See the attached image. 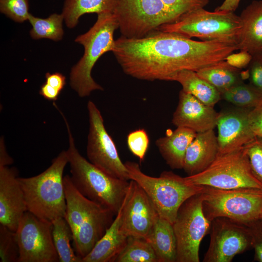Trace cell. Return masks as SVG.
Returning a JSON list of instances; mask_svg holds the SVG:
<instances>
[{
  "instance_id": "obj_1",
  "label": "cell",
  "mask_w": 262,
  "mask_h": 262,
  "mask_svg": "<svg viewBox=\"0 0 262 262\" xmlns=\"http://www.w3.org/2000/svg\"><path fill=\"white\" fill-rule=\"evenodd\" d=\"M236 45L221 41H196L160 30L141 38L121 36L113 53L123 72L141 80L169 81L180 71H197L226 60Z\"/></svg>"
},
{
  "instance_id": "obj_2",
  "label": "cell",
  "mask_w": 262,
  "mask_h": 262,
  "mask_svg": "<svg viewBox=\"0 0 262 262\" xmlns=\"http://www.w3.org/2000/svg\"><path fill=\"white\" fill-rule=\"evenodd\" d=\"M64 185L66 204L65 218L72 231L74 251L82 262L103 236L115 215L82 195L74 185L70 176L64 177Z\"/></svg>"
},
{
  "instance_id": "obj_3",
  "label": "cell",
  "mask_w": 262,
  "mask_h": 262,
  "mask_svg": "<svg viewBox=\"0 0 262 262\" xmlns=\"http://www.w3.org/2000/svg\"><path fill=\"white\" fill-rule=\"evenodd\" d=\"M68 135L67 153L71 180L88 199L111 210L116 215L130 185V181L111 176L87 161L77 149L66 119L61 113Z\"/></svg>"
},
{
  "instance_id": "obj_4",
  "label": "cell",
  "mask_w": 262,
  "mask_h": 262,
  "mask_svg": "<svg viewBox=\"0 0 262 262\" xmlns=\"http://www.w3.org/2000/svg\"><path fill=\"white\" fill-rule=\"evenodd\" d=\"M68 163L67 151H62L41 173L30 178H18L27 211L52 222L65 217L66 204L63 172Z\"/></svg>"
},
{
  "instance_id": "obj_5",
  "label": "cell",
  "mask_w": 262,
  "mask_h": 262,
  "mask_svg": "<svg viewBox=\"0 0 262 262\" xmlns=\"http://www.w3.org/2000/svg\"><path fill=\"white\" fill-rule=\"evenodd\" d=\"M117 29L118 24L114 13H100L88 31L75 39L76 42L83 46L84 54L71 68L70 85L79 97H85L93 91L103 90L94 80L91 72L97 61L103 54L114 50V33Z\"/></svg>"
},
{
  "instance_id": "obj_6",
  "label": "cell",
  "mask_w": 262,
  "mask_h": 262,
  "mask_svg": "<svg viewBox=\"0 0 262 262\" xmlns=\"http://www.w3.org/2000/svg\"><path fill=\"white\" fill-rule=\"evenodd\" d=\"M125 164L130 180L135 181L146 193L160 217L172 224L182 204L206 189V186L187 184L184 177L172 171H164L159 177H154L143 173L135 162L127 161Z\"/></svg>"
},
{
  "instance_id": "obj_7",
  "label": "cell",
  "mask_w": 262,
  "mask_h": 262,
  "mask_svg": "<svg viewBox=\"0 0 262 262\" xmlns=\"http://www.w3.org/2000/svg\"><path fill=\"white\" fill-rule=\"evenodd\" d=\"M239 16L232 12L197 9L182 15L178 20L163 25L158 30L174 33L189 38L217 40L237 45L241 31Z\"/></svg>"
},
{
  "instance_id": "obj_8",
  "label": "cell",
  "mask_w": 262,
  "mask_h": 262,
  "mask_svg": "<svg viewBox=\"0 0 262 262\" xmlns=\"http://www.w3.org/2000/svg\"><path fill=\"white\" fill-rule=\"evenodd\" d=\"M201 196L204 213L210 221L217 217H226L246 225L260 218L262 189L206 186Z\"/></svg>"
},
{
  "instance_id": "obj_9",
  "label": "cell",
  "mask_w": 262,
  "mask_h": 262,
  "mask_svg": "<svg viewBox=\"0 0 262 262\" xmlns=\"http://www.w3.org/2000/svg\"><path fill=\"white\" fill-rule=\"evenodd\" d=\"M184 180L188 184L219 189H262V183L253 173L244 147L231 152L218 155L206 169L185 177Z\"/></svg>"
},
{
  "instance_id": "obj_10",
  "label": "cell",
  "mask_w": 262,
  "mask_h": 262,
  "mask_svg": "<svg viewBox=\"0 0 262 262\" xmlns=\"http://www.w3.org/2000/svg\"><path fill=\"white\" fill-rule=\"evenodd\" d=\"M201 194L190 197L182 204L173 224L177 240L176 262H199L200 245L211 227V221L203 211Z\"/></svg>"
},
{
  "instance_id": "obj_11",
  "label": "cell",
  "mask_w": 262,
  "mask_h": 262,
  "mask_svg": "<svg viewBox=\"0 0 262 262\" xmlns=\"http://www.w3.org/2000/svg\"><path fill=\"white\" fill-rule=\"evenodd\" d=\"M89 130L86 147L89 161L115 178L130 180L128 170L116 146L106 131L100 112L92 101L87 103Z\"/></svg>"
},
{
  "instance_id": "obj_12",
  "label": "cell",
  "mask_w": 262,
  "mask_h": 262,
  "mask_svg": "<svg viewBox=\"0 0 262 262\" xmlns=\"http://www.w3.org/2000/svg\"><path fill=\"white\" fill-rule=\"evenodd\" d=\"M52 227V222L29 211L24 213L16 231L19 247L18 262H59Z\"/></svg>"
},
{
  "instance_id": "obj_13",
  "label": "cell",
  "mask_w": 262,
  "mask_h": 262,
  "mask_svg": "<svg viewBox=\"0 0 262 262\" xmlns=\"http://www.w3.org/2000/svg\"><path fill=\"white\" fill-rule=\"evenodd\" d=\"M210 243L204 262H230L234 257L252 247L247 226L226 217L211 221Z\"/></svg>"
},
{
  "instance_id": "obj_14",
  "label": "cell",
  "mask_w": 262,
  "mask_h": 262,
  "mask_svg": "<svg viewBox=\"0 0 262 262\" xmlns=\"http://www.w3.org/2000/svg\"><path fill=\"white\" fill-rule=\"evenodd\" d=\"M160 216L144 190L134 181L130 185L124 199L121 229L127 236L146 239Z\"/></svg>"
},
{
  "instance_id": "obj_15",
  "label": "cell",
  "mask_w": 262,
  "mask_h": 262,
  "mask_svg": "<svg viewBox=\"0 0 262 262\" xmlns=\"http://www.w3.org/2000/svg\"><path fill=\"white\" fill-rule=\"evenodd\" d=\"M250 109L238 108L219 113L216 123L218 155L237 150L256 137L248 121Z\"/></svg>"
},
{
  "instance_id": "obj_16",
  "label": "cell",
  "mask_w": 262,
  "mask_h": 262,
  "mask_svg": "<svg viewBox=\"0 0 262 262\" xmlns=\"http://www.w3.org/2000/svg\"><path fill=\"white\" fill-rule=\"evenodd\" d=\"M15 167L0 165V224L16 231L27 208Z\"/></svg>"
},
{
  "instance_id": "obj_17",
  "label": "cell",
  "mask_w": 262,
  "mask_h": 262,
  "mask_svg": "<svg viewBox=\"0 0 262 262\" xmlns=\"http://www.w3.org/2000/svg\"><path fill=\"white\" fill-rule=\"evenodd\" d=\"M218 114L213 107L205 104L181 90L172 122L177 127L187 128L196 133L201 132L214 129Z\"/></svg>"
},
{
  "instance_id": "obj_18",
  "label": "cell",
  "mask_w": 262,
  "mask_h": 262,
  "mask_svg": "<svg viewBox=\"0 0 262 262\" xmlns=\"http://www.w3.org/2000/svg\"><path fill=\"white\" fill-rule=\"evenodd\" d=\"M218 155L217 138L213 130L196 133L187 149L183 169L188 176L199 173L208 167Z\"/></svg>"
},
{
  "instance_id": "obj_19",
  "label": "cell",
  "mask_w": 262,
  "mask_h": 262,
  "mask_svg": "<svg viewBox=\"0 0 262 262\" xmlns=\"http://www.w3.org/2000/svg\"><path fill=\"white\" fill-rule=\"evenodd\" d=\"M241 28L237 44L238 50L252 56L262 52V0H253L239 16Z\"/></svg>"
},
{
  "instance_id": "obj_20",
  "label": "cell",
  "mask_w": 262,
  "mask_h": 262,
  "mask_svg": "<svg viewBox=\"0 0 262 262\" xmlns=\"http://www.w3.org/2000/svg\"><path fill=\"white\" fill-rule=\"evenodd\" d=\"M124 205V199L115 218L91 251L82 259V262H114L128 237L121 229Z\"/></svg>"
},
{
  "instance_id": "obj_21",
  "label": "cell",
  "mask_w": 262,
  "mask_h": 262,
  "mask_svg": "<svg viewBox=\"0 0 262 262\" xmlns=\"http://www.w3.org/2000/svg\"><path fill=\"white\" fill-rule=\"evenodd\" d=\"M196 134V132L190 129L177 127L156 141L161 155L172 169H183L187 149Z\"/></svg>"
},
{
  "instance_id": "obj_22",
  "label": "cell",
  "mask_w": 262,
  "mask_h": 262,
  "mask_svg": "<svg viewBox=\"0 0 262 262\" xmlns=\"http://www.w3.org/2000/svg\"><path fill=\"white\" fill-rule=\"evenodd\" d=\"M146 240L154 249L159 262H176L177 240L170 222L159 217Z\"/></svg>"
},
{
  "instance_id": "obj_23",
  "label": "cell",
  "mask_w": 262,
  "mask_h": 262,
  "mask_svg": "<svg viewBox=\"0 0 262 262\" xmlns=\"http://www.w3.org/2000/svg\"><path fill=\"white\" fill-rule=\"evenodd\" d=\"M169 81L179 82L182 90L210 106L213 107L221 98L216 88L194 71H180L172 76Z\"/></svg>"
},
{
  "instance_id": "obj_24",
  "label": "cell",
  "mask_w": 262,
  "mask_h": 262,
  "mask_svg": "<svg viewBox=\"0 0 262 262\" xmlns=\"http://www.w3.org/2000/svg\"><path fill=\"white\" fill-rule=\"evenodd\" d=\"M119 0H65L62 15L69 28L75 27L86 14L115 12Z\"/></svg>"
},
{
  "instance_id": "obj_25",
  "label": "cell",
  "mask_w": 262,
  "mask_h": 262,
  "mask_svg": "<svg viewBox=\"0 0 262 262\" xmlns=\"http://www.w3.org/2000/svg\"><path fill=\"white\" fill-rule=\"evenodd\" d=\"M196 72L216 88L220 94L243 82L239 68L225 60L202 68Z\"/></svg>"
},
{
  "instance_id": "obj_26",
  "label": "cell",
  "mask_w": 262,
  "mask_h": 262,
  "mask_svg": "<svg viewBox=\"0 0 262 262\" xmlns=\"http://www.w3.org/2000/svg\"><path fill=\"white\" fill-rule=\"evenodd\" d=\"M52 235L54 245L60 262H82V259L72 248V231L65 217H60L52 222Z\"/></svg>"
},
{
  "instance_id": "obj_27",
  "label": "cell",
  "mask_w": 262,
  "mask_h": 262,
  "mask_svg": "<svg viewBox=\"0 0 262 262\" xmlns=\"http://www.w3.org/2000/svg\"><path fill=\"white\" fill-rule=\"evenodd\" d=\"M114 262H159L149 243L143 238L129 236Z\"/></svg>"
},
{
  "instance_id": "obj_28",
  "label": "cell",
  "mask_w": 262,
  "mask_h": 262,
  "mask_svg": "<svg viewBox=\"0 0 262 262\" xmlns=\"http://www.w3.org/2000/svg\"><path fill=\"white\" fill-rule=\"evenodd\" d=\"M62 14L54 13L46 18L35 17L30 14L28 21L32 26L30 34L33 39H49L54 41L61 40L64 35Z\"/></svg>"
},
{
  "instance_id": "obj_29",
  "label": "cell",
  "mask_w": 262,
  "mask_h": 262,
  "mask_svg": "<svg viewBox=\"0 0 262 262\" xmlns=\"http://www.w3.org/2000/svg\"><path fill=\"white\" fill-rule=\"evenodd\" d=\"M221 97L239 108L252 109L262 98V93L243 82L221 93Z\"/></svg>"
},
{
  "instance_id": "obj_30",
  "label": "cell",
  "mask_w": 262,
  "mask_h": 262,
  "mask_svg": "<svg viewBox=\"0 0 262 262\" xmlns=\"http://www.w3.org/2000/svg\"><path fill=\"white\" fill-rule=\"evenodd\" d=\"M19 247L16 234L0 224V258L1 262H18Z\"/></svg>"
},
{
  "instance_id": "obj_31",
  "label": "cell",
  "mask_w": 262,
  "mask_h": 262,
  "mask_svg": "<svg viewBox=\"0 0 262 262\" xmlns=\"http://www.w3.org/2000/svg\"><path fill=\"white\" fill-rule=\"evenodd\" d=\"M28 0H0V11L15 22L28 20Z\"/></svg>"
},
{
  "instance_id": "obj_32",
  "label": "cell",
  "mask_w": 262,
  "mask_h": 262,
  "mask_svg": "<svg viewBox=\"0 0 262 262\" xmlns=\"http://www.w3.org/2000/svg\"><path fill=\"white\" fill-rule=\"evenodd\" d=\"M149 144L148 134L143 129L133 131L127 136V145L130 150L140 161L144 160Z\"/></svg>"
},
{
  "instance_id": "obj_33",
  "label": "cell",
  "mask_w": 262,
  "mask_h": 262,
  "mask_svg": "<svg viewBox=\"0 0 262 262\" xmlns=\"http://www.w3.org/2000/svg\"><path fill=\"white\" fill-rule=\"evenodd\" d=\"M244 147L253 173L262 183V138L256 136Z\"/></svg>"
},
{
  "instance_id": "obj_34",
  "label": "cell",
  "mask_w": 262,
  "mask_h": 262,
  "mask_svg": "<svg viewBox=\"0 0 262 262\" xmlns=\"http://www.w3.org/2000/svg\"><path fill=\"white\" fill-rule=\"evenodd\" d=\"M251 237L254 260L262 262V220L258 219L246 225Z\"/></svg>"
},
{
  "instance_id": "obj_35",
  "label": "cell",
  "mask_w": 262,
  "mask_h": 262,
  "mask_svg": "<svg viewBox=\"0 0 262 262\" xmlns=\"http://www.w3.org/2000/svg\"><path fill=\"white\" fill-rule=\"evenodd\" d=\"M249 65V83L262 93V52L252 55Z\"/></svg>"
},
{
  "instance_id": "obj_36",
  "label": "cell",
  "mask_w": 262,
  "mask_h": 262,
  "mask_svg": "<svg viewBox=\"0 0 262 262\" xmlns=\"http://www.w3.org/2000/svg\"><path fill=\"white\" fill-rule=\"evenodd\" d=\"M250 128L255 136L262 138V98L248 114Z\"/></svg>"
},
{
  "instance_id": "obj_37",
  "label": "cell",
  "mask_w": 262,
  "mask_h": 262,
  "mask_svg": "<svg viewBox=\"0 0 262 262\" xmlns=\"http://www.w3.org/2000/svg\"><path fill=\"white\" fill-rule=\"evenodd\" d=\"M46 82L59 91L64 88L66 83V77L59 72L50 74L47 73L45 75Z\"/></svg>"
},
{
  "instance_id": "obj_38",
  "label": "cell",
  "mask_w": 262,
  "mask_h": 262,
  "mask_svg": "<svg viewBox=\"0 0 262 262\" xmlns=\"http://www.w3.org/2000/svg\"><path fill=\"white\" fill-rule=\"evenodd\" d=\"M60 93V91L46 82L41 85L39 91V94L42 96L50 101L56 100Z\"/></svg>"
},
{
  "instance_id": "obj_39",
  "label": "cell",
  "mask_w": 262,
  "mask_h": 262,
  "mask_svg": "<svg viewBox=\"0 0 262 262\" xmlns=\"http://www.w3.org/2000/svg\"><path fill=\"white\" fill-rule=\"evenodd\" d=\"M241 0H225L215 11L234 12L238 8Z\"/></svg>"
},
{
  "instance_id": "obj_40",
  "label": "cell",
  "mask_w": 262,
  "mask_h": 262,
  "mask_svg": "<svg viewBox=\"0 0 262 262\" xmlns=\"http://www.w3.org/2000/svg\"><path fill=\"white\" fill-rule=\"evenodd\" d=\"M13 163V159L8 154L6 150L3 139H0V165H7Z\"/></svg>"
},
{
  "instance_id": "obj_41",
  "label": "cell",
  "mask_w": 262,
  "mask_h": 262,
  "mask_svg": "<svg viewBox=\"0 0 262 262\" xmlns=\"http://www.w3.org/2000/svg\"><path fill=\"white\" fill-rule=\"evenodd\" d=\"M260 219L262 220V210L260 214Z\"/></svg>"
}]
</instances>
